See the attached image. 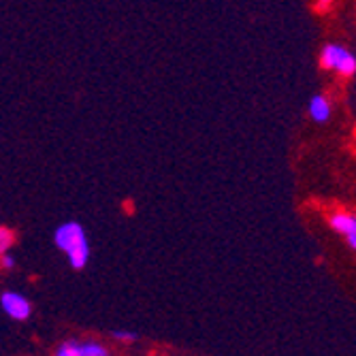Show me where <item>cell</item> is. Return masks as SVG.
<instances>
[{
	"label": "cell",
	"instance_id": "cell-12",
	"mask_svg": "<svg viewBox=\"0 0 356 356\" xmlns=\"http://www.w3.org/2000/svg\"><path fill=\"white\" fill-rule=\"evenodd\" d=\"M346 239H348V243H350V248H352V250H356V235H348Z\"/></svg>",
	"mask_w": 356,
	"mask_h": 356
},
{
	"label": "cell",
	"instance_id": "cell-6",
	"mask_svg": "<svg viewBox=\"0 0 356 356\" xmlns=\"http://www.w3.org/2000/svg\"><path fill=\"white\" fill-rule=\"evenodd\" d=\"M107 348L99 341H81V356H107Z\"/></svg>",
	"mask_w": 356,
	"mask_h": 356
},
{
	"label": "cell",
	"instance_id": "cell-1",
	"mask_svg": "<svg viewBox=\"0 0 356 356\" xmlns=\"http://www.w3.org/2000/svg\"><path fill=\"white\" fill-rule=\"evenodd\" d=\"M54 243L60 252L67 254L69 265L81 271L90 261V243L79 222H64L54 233Z\"/></svg>",
	"mask_w": 356,
	"mask_h": 356
},
{
	"label": "cell",
	"instance_id": "cell-3",
	"mask_svg": "<svg viewBox=\"0 0 356 356\" xmlns=\"http://www.w3.org/2000/svg\"><path fill=\"white\" fill-rule=\"evenodd\" d=\"M0 307H3V312L13 320H28L32 314L30 301L19 293H11V290L0 295Z\"/></svg>",
	"mask_w": 356,
	"mask_h": 356
},
{
	"label": "cell",
	"instance_id": "cell-4",
	"mask_svg": "<svg viewBox=\"0 0 356 356\" xmlns=\"http://www.w3.org/2000/svg\"><path fill=\"white\" fill-rule=\"evenodd\" d=\"M307 111H309V118L316 122V124H327L331 120V103L327 101L325 94H316L312 96V101L307 105Z\"/></svg>",
	"mask_w": 356,
	"mask_h": 356
},
{
	"label": "cell",
	"instance_id": "cell-5",
	"mask_svg": "<svg viewBox=\"0 0 356 356\" xmlns=\"http://www.w3.org/2000/svg\"><path fill=\"white\" fill-rule=\"evenodd\" d=\"M331 226L341 233V235H356V216H350V213H335L331 218Z\"/></svg>",
	"mask_w": 356,
	"mask_h": 356
},
{
	"label": "cell",
	"instance_id": "cell-8",
	"mask_svg": "<svg viewBox=\"0 0 356 356\" xmlns=\"http://www.w3.org/2000/svg\"><path fill=\"white\" fill-rule=\"evenodd\" d=\"M13 237L15 235L7 229V226H0V254H7V250L13 243Z\"/></svg>",
	"mask_w": 356,
	"mask_h": 356
},
{
	"label": "cell",
	"instance_id": "cell-11",
	"mask_svg": "<svg viewBox=\"0 0 356 356\" xmlns=\"http://www.w3.org/2000/svg\"><path fill=\"white\" fill-rule=\"evenodd\" d=\"M0 265H3V269H11L15 263H13V258H11V256L3 254V258H0Z\"/></svg>",
	"mask_w": 356,
	"mask_h": 356
},
{
	"label": "cell",
	"instance_id": "cell-10",
	"mask_svg": "<svg viewBox=\"0 0 356 356\" xmlns=\"http://www.w3.org/2000/svg\"><path fill=\"white\" fill-rule=\"evenodd\" d=\"M333 3L335 0H316V11H320V13H325V11H329L331 7H333Z\"/></svg>",
	"mask_w": 356,
	"mask_h": 356
},
{
	"label": "cell",
	"instance_id": "cell-7",
	"mask_svg": "<svg viewBox=\"0 0 356 356\" xmlns=\"http://www.w3.org/2000/svg\"><path fill=\"white\" fill-rule=\"evenodd\" d=\"M58 356H81V341L69 339V341L60 343V348H58Z\"/></svg>",
	"mask_w": 356,
	"mask_h": 356
},
{
	"label": "cell",
	"instance_id": "cell-9",
	"mask_svg": "<svg viewBox=\"0 0 356 356\" xmlns=\"http://www.w3.org/2000/svg\"><path fill=\"white\" fill-rule=\"evenodd\" d=\"M111 337H113L115 341H122V343H133V341L139 339V337H137L135 333H131V331H113Z\"/></svg>",
	"mask_w": 356,
	"mask_h": 356
},
{
	"label": "cell",
	"instance_id": "cell-2",
	"mask_svg": "<svg viewBox=\"0 0 356 356\" xmlns=\"http://www.w3.org/2000/svg\"><path fill=\"white\" fill-rule=\"evenodd\" d=\"M320 64L322 69L327 71H335L343 77H354L356 75V56L341 47V45H335V43H329L322 47L320 51Z\"/></svg>",
	"mask_w": 356,
	"mask_h": 356
}]
</instances>
